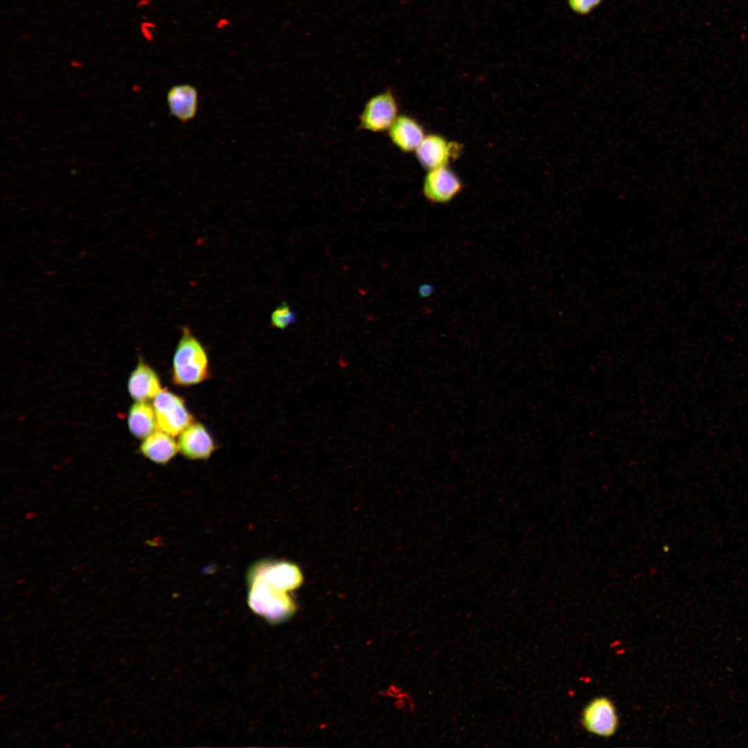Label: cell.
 <instances>
[{"instance_id":"14","label":"cell","mask_w":748,"mask_h":748,"mask_svg":"<svg viewBox=\"0 0 748 748\" xmlns=\"http://www.w3.org/2000/svg\"><path fill=\"white\" fill-rule=\"evenodd\" d=\"M128 427L131 433L138 438H145L158 425L153 407L146 401H137L130 409Z\"/></svg>"},{"instance_id":"10","label":"cell","mask_w":748,"mask_h":748,"mask_svg":"<svg viewBox=\"0 0 748 748\" xmlns=\"http://www.w3.org/2000/svg\"><path fill=\"white\" fill-rule=\"evenodd\" d=\"M387 132L391 143L403 152H415L426 136L419 122L406 114L399 115Z\"/></svg>"},{"instance_id":"1","label":"cell","mask_w":748,"mask_h":748,"mask_svg":"<svg viewBox=\"0 0 748 748\" xmlns=\"http://www.w3.org/2000/svg\"><path fill=\"white\" fill-rule=\"evenodd\" d=\"M208 373V357L204 347L190 329L184 327L173 358L172 381L181 386L195 384L205 380Z\"/></svg>"},{"instance_id":"17","label":"cell","mask_w":748,"mask_h":748,"mask_svg":"<svg viewBox=\"0 0 748 748\" xmlns=\"http://www.w3.org/2000/svg\"><path fill=\"white\" fill-rule=\"evenodd\" d=\"M430 290H431V288H428L427 285L422 286L420 287V294L422 296H427L428 295L427 294L429 293Z\"/></svg>"},{"instance_id":"4","label":"cell","mask_w":748,"mask_h":748,"mask_svg":"<svg viewBox=\"0 0 748 748\" xmlns=\"http://www.w3.org/2000/svg\"><path fill=\"white\" fill-rule=\"evenodd\" d=\"M153 408L159 429L174 436L193 422L182 398L166 390H161L154 398Z\"/></svg>"},{"instance_id":"9","label":"cell","mask_w":748,"mask_h":748,"mask_svg":"<svg viewBox=\"0 0 748 748\" xmlns=\"http://www.w3.org/2000/svg\"><path fill=\"white\" fill-rule=\"evenodd\" d=\"M276 587L285 591H291L302 582V575L299 568L286 562H260L250 570Z\"/></svg>"},{"instance_id":"6","label":"cell","mask_w":748,"mask_h":748,"mask_svg":"<svg viewBox=\"0 0 748 748\" xmlns=\"http://www.w3.org/2000/svg\"><path fill=\"white\" fill-rule=\"evenodd\" d=\"M458 177L447 166L428 170L422 186L426 199L432 204H446L462 190Z\"/></svg>"},{"instance_id":"2","label":"cell","mask_w":748,"mask_h":748,"mask_svg":"<svg viewBox=\"0 0 748 748\" xmlns=\"http://www.w3.org/2000/svg\"><path fill=\"white\" fill-rule=\"evenodd\" d=\"M248 582V603L256 613L276 623L292 614L294 605L287 591L251 573H249Z\"/></svg>"},{"instance_id":"15","label":"cell","mask_w":748,"mask_h":748,"mask_svg":"<svg viewBox=\"0 0 748 748\" xmlns=\"http://www.w3.org/2000/svg\"><path fill=\"white\" fill-rule=\"evenodd\" d=\"M296 320V315L290 305L285 302L281 303L271 313V326L278 329L284 330Z\"/></svg>"},{"instance_id":"8","label":"cell","mask_w":748,"mask_h":748,"mask_svg":"<svg viewBox=\"0 0 748 748\" xmlns=\"http://www.w3.org/2000/svg\"><path fill=\"white\" fill-rule=\"evenodd\" d=\"M179 450L189 459H206L214 450V442L199 422H192L181 433L178 440Z\"/></svg>"},{"instance_id":"12","label":"cell","mask_w":748,"mask_h":748,"mask_svg":"<svg viewBox=\"0 0 748 748\" xmlns=\"http://www.w3.org/2000/svg\"><path fill=\"white\" fill-rule=\"evenodd\" d=\"M161 390L159 379L148 365L140 362L128 380V391L136 401H146L154 398Z\"/></svg>"},{"instance_id":"7","label":"cell","mask_w":748,"mask_h":748,"mask_svg":"<svg viewBox=\"0 0 748 748\" xmlns=\"http://www.w3.org/2000/svg\"><path fill=\"white\" fill-rule=\"evenodd\" d=\"M460 146L450 142L443 136L430 134L416 150V157L421 166L427 170L445 167L459 155Z\"/></svg>"},{"instance_id":"19","label":"cell","mask_w":748,"mask_h":748,"mask_svg":"<svg viewBox=\"0 0 748 748\" xmlns=\"http://www.w3.org/2000/svg\"><path fill=\"white\" fill-rule=\"evenodd\" d=\"M71 64H72V65H73V66H80V62H78V61H77V60H73V61L71 62Z\"/></svg>"},{"instance_id":"18","label":"cell","mask_w":748,"mask_h":748,"mask_svg":"<svg viewBox=\"0 0 748 748\" xmlns=\"http://www.w3.org/2000/svg\"><path fill=\"white\" fill-rule=\"evenodd\" d=\"M147 2H148V1H147V0H140V1H139V2L137 3L136 6H137V7H139H139H141V6H143V5H145V3H147Z\"/></svg>"},{"instance_id":"16","label":"cell","mask_w":748,"mask_h":748,"mask_svg":"<svg viewBox=\"0 0 748 748\" xmlns=\"http://www.w3.org/2000/svg\"><path fill=\"white\" fill-rule=\"evenodd\" d=\"M602 0H567L570 8L578 15L589 14L598 6Z\"/></svg>"},{"instance_id":"3","label":"cell","mask_w":748,"mask_h":748,"mask_svg":"<svg viewBox=\"0 0 748 748\" xmlns=\"http://www.w3.org/2000/svg\"><path fill=\"white\" fill-rule=\"evenodd\" d=\"M399 112L397 98L391 89L374 95L366 103L359 116L360 129L380 133L388 131Z\"/></svg>"},{"instance_id":"11","label":"cell","mask_w":748,"mask_h":748,"mask_svg":"<svg viewBox=\"0 0 748 748\" xmlns=\"http://www.w3.org/2000/svg\"><path fill=\"white\" fill-rule=\"evenodd\" d=\"M167 103L172 116L181 122H188L196 115L198 107V92L189 84L172 87L167 93Z\"/></svg>"},{"instance_id":"5","label":"cell","mask_w":748,"mask_h":748,"mask_svg":"<svg viewBox=\"0 0 748 748\" xmlns=\"http://www.w3.org/2000/svg\"><path fill=\"white\" fill-rule=\"evenodd\" d=\"M582 724L593 734L602 737L613 736L617 729L618 719L612 702L605 697L592 700L582 711Z\"/></svg>"},{"instance_id":"13","label":"cell","mask_w":748,"mask_h":748,"mask_svg":"<svg viewBox=\"0 0 748 748\" xmlns=\"http://www.w3.org/2000/svg\"><path fill=\"white\" fill-rule=\"evenodd\" d=\"M172 436L162 430H156L146 437L140 446L143 456L159 464L168 463L179 450Z\"/></svg>"}]
</instances>
